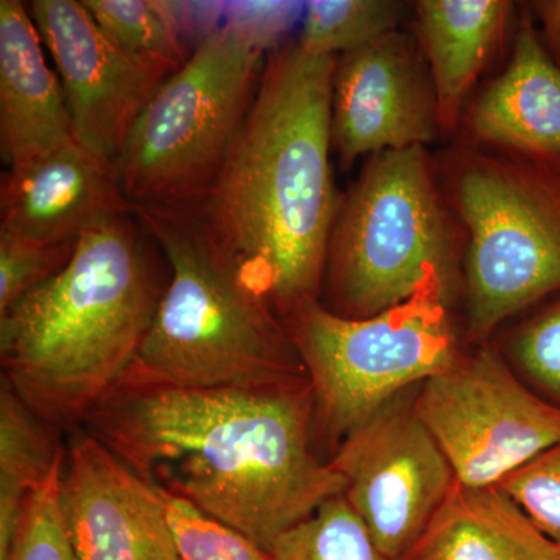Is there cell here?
<instances>
[{"instance_id":"8","label":"cell","mask_w":560,"mask_h":560,"mask_svg":"<svg viewBox=\"0 0 560 560\" xmlns=\"http://www.w3.org/2000/svg\"><path fill=\"white\" fill-rule=\"evenodd\" d=\"M455 294L433 276L371 318H342L316 301L285 320L312 385L313 438L337 451L383 405L463 360L448 312Z\"/></svg>"},{"instance_id":"5","label":"cell","mask_w":560,"mask_h":560,"mask_svg":"<svg viewBox=\"0 0 560 560\" xmlns=\"http://www.w3.org/2000/svg\"><path fill=\"white\" fill-rule=\"evenodd\" d=\"M466 231L436 183L425 147L370 156L341 195L319 302L371 318L410 300L433 276L463 291Z\"/></svg>"},{"instance_id":"3","label":"cell","mask_w":560,"mask_h":560,"mask_svg":"<svg viewBox=\"0 0 560 560\" xmlns=\"http://www.w3.org/2000/svg\"><path fill=\"white\" fill-rule=\"evenodd\" d=\"M136 221L84 232L65 270L0 315L2 378L66 433L131 366L164 293Z\"/></svg>"},{"instance_id":"21","label":"cell","mask_w":560,"mask_h":560,"mask_svg":"<svg viewBox=\"0 0 560 560\" xmlns=\"http://www.w3.org/2000/svg\"><path fill=\"white\" fill-rule=\"evenodd\" d=\"M405 11L394 0H312L298 40L312 54L340 57L399 31Z\"/></svg>"},{"instance_id":"17","label":"cell","mask_w":560,"mask_h":560,"mask_svg":"<svg viewBox=\"0 0 560 560\" xmlns=\"http://www.w3.org/2000/svg\"><path fill=\"white\" fill-rule=\"evenodd\" d=\"M508 0H420L415 38L429 66L442 132H455L471 88L497 54L514 16Z\"/></svg>"},{"instance_id":"26","label":"cell","mask_w":560,"mask_h":560,"mask_svg":"<svg viewBox=\"0 0 560 560\" xmlns=\"http://www.w3.org/2000/svg\"><path fill=\"white\" fill-rule=\"evenodd\" d=\"M560 547V442L499 486Z\"/></svg>"},{"instance_id":"15","label":"cell","mask_w":560,"mask_h":560,"mask_svg":"<svg viewBox=\"0 0 560 560\" xmlns=\"http://www.w3.org/2000/svg\"><path fill=\"white\" fill-rule=\"evenodd\" d=\"M475 142L560 172V65L529 14H523L506 69L466 110Z\"/></svg>"},{"instance_id":"14","label":"cell","mask_w":560,"mask_h":560,"mask_svg":"<svg viewBox=\"0 0 560 560\" xmlns=\"http://www.w3.org/2000/svg\"><path fill=\"white\" fill-rule=\"evenodd\" d=\"M132 213L116 164L79 140L21 167L0 183V230L43 245L79 242L103 221Z\"/></svg>"},{"instance_id":"20","label":"cell","mask_w":560,"mask_h":560,"mask_svg":"<svg viewBox=\"0 0 560 560\" xmlns=\"http://www.w3.org/2000/svg\"><path fill=\"white\" fill-rule=\"evenodd\" d=\"M106 36L125 55L154 75L167 80L187 54L167 3L154 0H83Z\"/></svg>"},{"instance_id":"19","label":"cell","mask_w":560,"mask_h":560,"mask_svg":"<svg viewBox=\"0 0 560 560\" xmlns=\"http://www.w3.org/2000/svg\"><path fill=\"white\" fill-rule=\"evenodd\" d=\"M5 378L0 383V560H9L25 504L66 445Z\"/></svg>"},{"instance_id":"24","label":"cell","mask_w":560,"mask_h":560,"mask_svg":"<svg viewBox=\"0 0 560 560\" xmlns=\"http://www.w3.org/2000/svg\"><path fill=\"white\" fill-rule=\"evenodd\" d=\"M65 455L25 504L9 560H79L62 522L60 480Z\"/></svg>"},{"instance_id":"10","label":"cell","mask_w":560,"mask_h":560,"mask_svg":"<svg viewBox=\"0 0 560 560\" xmlns=\"http://www.w3.org/2000/svg\"><path fill=\"white\" fill-rule=\"evenodd\" d=\"M419 386L364 420L331 453L345 497L390 560L415 547L456 477L416 408Z\"/></svg>"},{"instance_id":"12","label":"cell","mask_w":560,"mask_h":560,"mask_svg":"<svg viewBox=\"0 0 560 560\" xmlns=\"http://www.w3.org/2000/svg\"><path fill=\"white\" fill-rule=\"evenodd\" d=\"M28 11L57 66L77 140L116 161L165 80L125 55L83 2L33 0Z\"/></svg>"},{"instance_id":"25","label":"cell","mask_w":560,"mask_h":560,"mask_svg":"<svg viewBox=\"0 0 560 560\" xmlns=\"http://www.w3.org/2000/svg\"><path fill=\"white\" fill-rule=\"evenodd\" d=\"M75 243L43 245L0 230V315L68 267Z\"/></svg>"},{"instance_id":"4","label":"cell","mask_w":560,"mask_h":560,"mask_svg":"<svg viewBox=\"0 0 560 560\" xmlns=\"http://www.w3.org/2000/svg\"><path fill=\"white\" fill-rule=\"evenodd\" d=\"M171 265L132 370L200 389H254L307 378L289 327L243 285L189 210L132 208Z\"/></svg>"},{"instance_id":"9","label":"cell","mask_w":560,"mask_h":560,"mask_svg":"<svg viewBox=\"0 0 560 560\" xmlns=\"http://www.w3.org/2000/svg\"><path fill=\"white\" fill-rule=\"evenodd\" d=\"M416 408L466 488H497L560 442V407L518 381L497 350L419 386Z\"/></svg>"},{"instance_id":"28","label":"cell","mask_w":560,"mask_h":560,"mask_svg":"<svg viewBox=\"0 0 560 560\" xmlns=\"http://www.w3.org/2000/svg\"><path fill=\"white\" fill-rule=\"evenodd\" d=\"M529 7L540 21L545 43L560 58V0H537Z\"/></svg>"},{"instance_id":"6","label":"cell","mask_w":560,"mask_h":560,"mask_svg":"<svg viewBox=\"0 0 560 560\" xmlns=\"http://www.w3.org/2000/svg\"><path fill=\"white\" fill-rule=\"evenodd\" d=\"M265 50L248 28L223 25L154 92L114 161L131 208L190 210L205 198L256 98Z\"/></svg>"},{"instance_id":"27","label":"cell","mask_w":560,"mask_h":560,"mask_svg":"<svg viewBox=\"0 0 560 560\" xmlns=\"http://www.w3.org/2000/svg\"><path fill=\"white\" fill-rule=\"evenodd\" d=\"M511 353L526 377L560 407V296L515 330Z\"/></svg>"},{"instance_id":"1","label":"cell","mask_w":560,"mask_h":560,"mask_svg":"<svg viewBox=\"0 0 560 560\" xmlns=\"http://www.w3.org/2000/svg\"><path fill=\"white\" fill-rule=\"evenodd\" d=\"M308 378L254 389L180 388L128 368L80 429L143 481L265 552L346 480L313 448Z\"/></svg>"},{"instance_id":"16","label":"cell","mask_w":560,"mask_h":560,"mask_svg":"<svg viewBox=\"0 0 560 560\" xmlns=\"http://www.w3.org/2000/svg\"><path fill=\"white\" fill-rule=\"evenodd\" d=\"M77 140L61 81L20 0H0V156L21 167Z\"/></svg>"},{"instance_id":"13","label":"cell","mask_w":560,"mask_h":560,"mask_svg":"<svg viewBox=\"0 0 560 560\" xmlns=\"http://www.w3.org/2000/svg\"><path fill=\"white\" fill-rule=\"evenodd\" d=\"M60 508L79 560H179L164 493L83 429L69 431Z\"/></svg>"},{"instance_id":"18","label":"cell","mask_w":560,"mask_h":560,"mask_svg":"<svg viewBox=\"0 0 560 560\" xmlns=\"http://www.w3.org/2000/svg\"><path fill=\"white\" fill-rule=\"evenodd\" d=\"M400 560H560V547L499 486L456 482Z\"/></svg>"},{"instance_id":"11","label":"cell","mask_w":560,"mask_h":560,"mask_svg":"<svg viewBox=\"0 0 560 560\" xmlns=\"http://www.w3.org/2000/svg\"><path fill=\"white\" fill-rule=\"evenodd\" d=\"M436 91L411 33L337 58L331 88V147L342 171L361 156L425 147L440 136Z\"/></svg>"},{"instance_id":"7","label":"cell","mask_w":560,"mask_h":560,"mask_svg":"<svg viewBox=\"0 0 560 560\" xmlns=\"http://www.w3.org/2000/svg\"><path fill=\"white\" fill-rule=\"evenodd\" d=\"M448 201L466 231L467 335L560 296V172L504 154H452Z\"/></svg>"},{"instance_id":"23","label":"cell","mask_w":560,"mask_h":560,"mask_svg":"<svg viewBox=\"0 0 560 560\" xmlns=\"http://www.w3.org/2000/svg\"><path fill=\"white\" fill-rule=\"evenodd\" d=\"M165 501L179 560H270L248 537L194 504L171 495Z\"/></svg>"},{"instance_id":"2","label":"cell","mask_w":560,"mask_h":560,"mask_svg":"<svg viewBox=\"0 0 560 560\" xmlns=\"http://www.w3.org/2000/svg\"><path fill=\"white\" fill-rule=\"evenodd\" d=\"M337 58L300 40L267 55L226 162L189 210L243 285L283 323L319 301L340 208L330 164Z\"/></svg>"},{"instance_id":"22","label":"cell","mask_w":560,"mask_h":560,"mask_svg":"<svg viewBox=\"0 0 560 560\" xmlns=\"http://www.w3.org/2000/svg\"><path fill=\"white\" fill-rule=\"evenodd\" d=\"M270 560H390L372 539L345 495L320 504L307 521L285 530L268 551Z\"/></svg>"}]
</instances>
